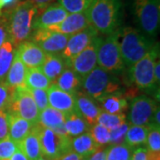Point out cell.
Returning a JSON list of instances; mask_svg holds the SVG:
<instances>
[{
    "label": "cell",
    "mask_w": 160,
    "mask_h": 160,
    "mask_svg": "<svg viewBox=\"0 0 160 160\" xmlns=\"http://www.w3.org/2000/svg\"><path fill=\"white\" fill-rule=\"evenodd\" d=\"M29 92L31 93L35 103L40 111L45 109L49 106L48 104V98H47V90L45 89H33L28 88Z\"/></svg>",
    "instance_id": "38"
},
{
    "label": "cell",
    "mask_w": 160,
    "mask_h": 160,
    "mask_svg": "<svg viewBox=\"0 0 160 160\" xmlns=\"http://www.w3.org/2000/svg\"><path fill=\"white\" fill-rule=\"evenodd\" d=\"M154 78L156 85H158V86H159V80H160V62L158 58V61H156L154 66Z\"/></svg>",
    "instance_id": "48"
},
{
    "label": "cell",
    "mask_w": 160,
    "mask_h": 160,
    "mask_svg": "<svg viewBox=\"0 0 160 160\" xmlns=\"http://www.w3.org/2000/svg\"><path fill=\"white\" fill-rule=\"evenodd\" d=\"M52 85V84L46 78V76L44 74L40 67L26 69L25 87L47 90Z\"/></svg>",
    "instance_id": "27"
},
{
    "label": "cell",
    "mask_w": 160,
    "mask_h": 160,
    "mask_svg": "<svg viewBox=\"0 0 160 160\" xmlns=\"http://www.w3.org/2000/svg\"><path fill=\"white\" fill-rule=\"evenodd\" d=\"M9 135V120L8 112L0 110V140L8 137Z\"/></svg>",
    "instance_id": "40"
},
{
    "label": "cell",
    "mask_w": 160,
    "mask_h": 160,
    "mask_svg": "<svg viewBox=\"0 0 160 160\" xmlns=\"http://www.w3.org/2000/svg\"><path fill=\"white\" fill-rule=\"evenodd\" d=\"M15 47L9 40L0 46V82L5 83V79L12 61L15 56Z\"/></svg>",
    "instance_id": "29"
},
{
    "label": "cell",
    "mask_w": 160,
    "mask_h": 160,
    "mask_svg": "<svg viewBox=\"0 0 160 160\" xmlns=\"http://www.w3.org/2000/svg\"><path fill=\"white\" fill-rule=\"evenodd\" d=\"M38 160H50V159L46 158H45V157H41L39 159H38Z\"/></svg>",
    "instance_id": "50"
},
{
    "label": "cell",
    "mask_w": 160,
    "mask_h": 160,
    "mask_svg": "<svg viewBox=\"0 0 160 160\" xmlns=\"http://www.w3.org/2000/svg\"><path fill=\"white\" fill-rule=\"evenodd\" d=\"M75 98L77 111L86 119L90 126L96 124V119L102 109L95 101L81 91L77 92Z\"/></svg>",
    "instance_id": "18"
},
{
    "label": "cell",
    "mask_w": 160,
    "mask_h": 160,
    "mask_svg": "<svg viewBox=\"0 0 160 160\" xmlns=\"http://www.w3.org/2000/svg\"><path fill=\"white\" fill-rule=\"evenodd\" d=\"M26 1H28L30 4L37 6L38 8V11H41L44 8H46V6H49L50 3L53 2L54 0H26Z\"/></svg>",
    "instance_id": "45"
},
{
    "label": "cell",
    "mask_w": 160,
    "mask_h": 160,
    "mask_svg": "<svg viewBox=\"0 0 160 160\" xmlns=\"http://www.w3.org/2000/svg\"><path fill=\"white\" fill-rule=\"evenodd\" d=\"M22 0H0V16L6 17Z\"/></svg>",
    "instance_id": "41"
},
{
    "label": "cell",
    "mask_w": 160,
    "mask_h": 160,
    "mask_svg": "<svg viewBox=\"0 0 160 160\" xmlns=\"http://www.w3.org/2000/svg\"><path fill=\"white\" fill-rule=\"evenodd\" d=\"M129 128V124L127 122L123 123L113 130L109 131V143L110 145H117L125 143L126 132Z\"/></svg>",
    "instance_id": "37"
},
{
    "label": "cell",
    "mask_w": 160,
    "mask_h": 160,
    "mask_svg": "<svg viewBox=\"0 0 160 160\" xmlns=\"http://www.w3.org/2000/svg\"><path fill=\"white\" fill-rule=\"evenodd\" d=\"M145 144L148 160H160V126L151 125Z\"/></svg>",
    "instance_id": "31"
},
{
    "label": "cell",
    "mask_w": 160,
    "mask_h": 160,
    "mask_svg": "<svg viewBox=\"0 0 160 160\" xmlns=\"http://www.w3.org/2000/svg\"><path fill=\"white\" fill-rule=\"evenodd\" d=\"M122 0H92L86 11L90 26L98 33L110 35L122 22Z\"/></svg>",
    "instance_id": "1"
},
{
    "label": "cell",
    "mask_w": 160,
    "mask_h": 160,
    "mask_svg": "<svg viewBox=\"0 0 160 160\" xmlns=\"http://www.w3.org/2000/svg\"><path fill=\"white\" fill-rule=\"evenodd\" d=\"M155 44L138 29L126 27L119 30V47L125 66L131 67L144 57Z\"/></svg>",
    "instance_id": "3"
},
{
    "label": "cell",
    "mask_w": 160,
    "mask_h": 160,
    "mask_svg": "<svg viewBox=\"0 0 160 160\" xmlns=\"http://www.w3.org/2000/svg\"><path fill=\"white\" fill-rule=\"evenodd\" d=\"M101 109L109 114H122L128 109V102L120 92L107 95L99 101Z\"/></svg>",
    "instance_id": "23"
},
{
    "label": "cell",
    "mask_w": 160,
    "mask_h": 160,
    "mask_svg": "<svg viewBox=\"0 0 160 160\" xmlns=\"http://www.w3.org/2000/svg\"><path fill=\"white\" fill-rule=\"evenodd\" d=\"M65 126L69 137L74 138L89 131L90 126L81 115L76 111L68 113L65 120Z\"/></svg>",
    "instance_id": "26"
},
{
    "label": "cell",
    "mask_w": 160,
    "mask_h": 160,
    "mask_svg": "<svg viewBox=\"0 0 160 160\" xmlns=\"http://www.w3.org/2000/svg\"><path fill=\"white\" fill-rule=\"evenodd\" d=\"M7 40H9V36H8L6 21L5 18L0 16V46Z\"/></svg>",
    "instance_id": "42"
},
{
    "label": "cell",
    "mask_w": 160,
    "mask_h": 160,
    "mask_svg": "<svg viewBox=\"0 0 160 160\" xmlns=\"http://www.w3.org/2000/svg\"><path fill=\"white\" fill-rule=\"evenodd\" d=\"M92 0H59V4L69 13L83 12L87 10Z\"/></svg>",
    "instance_id": "35"
},
{
    "label": "cell",
    "mask_w": 160,
    "mask_h": 160,
    "mask_svg": "<svg viewBox=\"0 0 160 160\" xmlns=\"http://www.w3.org/2000/svg\"><path fill=\"white\" fill-rule=\"evenodd\" d=\"M39 139L42 156L50 160H57L62 155L71 150V137H63L50 128L35 124Z\"/></svg>",
    "instance_id": "8"
},
{
    "label": "cell",
    "mask_w": 160,
    "mask_h": 160,
    "mask_svg": "<svg viewBox=\"0 0 160 160\" xmlns=\"http://www.w3.org/2000/svg\"><path fill=\"white\" fill-rule=\"evenodd\" d=\"M69 12L59 3L46 6L43 10L38 11L32 24V31L36 29H48L53 25L62 22L68 16Z\"/></svg>",
    "instance_id": "14"
},
{
    "label": "cell",
    "mask_w": 160,
    "mask_h": 160,
    "mask_svg": "<svg viewBox=\"0 0 160 160\" xmlns=\"http://www.w3.org/2000/svg\"><path fill=\"white\" fill-rule=\"evenodd\" d=\"M7 112L19 116L33 125L38 123L40 113L27 87L15 88L7 108Z\"/></svg>",
    "instance_id": "9"
},
{
    "label": "cell",
    "mask_w": 160,
    "mask_h": 160,
    "mask_svg": "<svg viewBox=\"0 0 160 160\" xmlns=\"http://www.w3.org/2000/svg\"><path fill=\"white\" fill-rule=\"evenodd\" d=\"M15 89H12L5 83L0 82V110H6L11 102L12 96Z\"/></svg>",
    "instance_id": "39"
},
{
    "label": "cell",
    "mask_w": 160,
    "mask_h": 160,
    "mask_svg": "<svg viewBox=\"0 0 160 160\" xmlns=\"http://www.w3.org/2000/svg\"><path fill=\"white\" fill-rule=\"evenodd\" d=\"M2 160H28V158H26L25 155L23 154V152L21 149H18L17 151L12 155L10 158H6V159Z\"/></svg>",
    "instance_id": "49"
},
{
    "label": "cell",
    "mask_w": 160,
    "mask_h": 160,
    "mask_svg": "<svg viewBox=\"0 0 160 160\" xmlns=\"http://www.w3.org/2000/svg\"><path fill=\"white\" fill-rule=\"evenodd\" d=\"M16 51V50H15ZM27 68L19 58L16 52L12 61L11 68L6 75L5 84L12 89L25 87V76Z\"/></svg>",
    "instance_id": "22"
},
{
    "label": "cell",
    "mask_w": 160,
    "mask_h": 160,
    "mask_svg": "<svg viewBox=\"0 0 160 160\" xmlns=\"http://www.w3.org/2000/svg\"><path fill=\"white\" fill-rule=\"evenodd\" d=\"M9 137L15 142L20 143L31 131L33 124L16 115L8 113Z\"/></svg>",
    "instance_id": "20"
},
{
    "label": "cell",
    "mask_w": 160,
    "mask_h": 160,
    "mask_svg": "<svg viewBox=\"0 0 160 160\" xmlns=\"http://www.w3.org/2000/svg\"><path fill=\"white\" fill-rule=\"evenodd\" d=\"M102 39V38L98 36L86 49L80 52L67 64V66L71 68L82 79L97 65V52Z\"/></svg>",
    "instance_id": "11"
},
{
    "label": "cell",
    "mask_w": 160,
    "mask_h": 160,
    "mask_svg": "<svg viewBox=\"0 0 160 160\" xmlns=\"http://www.w3.org/2000/svg\"><path fill=\"white\" fill-rule=\"evenodd\" d=\"M69 36L54 32L47 29H36L31 35L32 42L46 53L61 54L66 47Z\"/></svg>",
    "instance_id": "12"
},
{
    "label": "cell",
    "mask_w": 160,
    "mask_h": 160,
    "mask_svg": "<svg viewBox=\"0 0 160 160\" xmlns=\"http://www.w3.org/2000/svg\"><path fill=\"white\" fill-rule=\"evenodd\" d=\"M38 12V8L26 0L20 1L11 12L5 17L9 41L17 47L27 41L32 32V24Z\"/></svg>",
    "instance_id": "2"
},
{
    "label": "cell",
    "mask_w": 160,
    "mask_h": 160,
    "mask_svg": "<svg viewBox=\"0 0 160 160\" xmlns=\"http://www.w3.org/2000/svg\"><path fill=\"white\" fill-rule=\"evenodd\" d=\"M88 132L99 147H103L109 143V130L105 126L96 123L90 126Z\"/></svg>",
    "instance_id": "34"
},
{
    "label": "cell",
    "mask_w": 160,
    "mask_h": 160,
    "mask_svg": "<svg viewBox=\"0 0 160 160\" xmlns=\"http://www.w3.org/2000/svg\"><path fill=\"white\" fill-rule=\"evenodd\" d=\"M150 126H131L126 132L125 143L132 149L146 143Z\"/></svg>",
    "instance_id": "30"
},
{
    "label": "cell",
    "mask_w": 160,
    "mask_h": 160,
    "mask_svg": "<svg viewBox=\"0 0 160 160\" xmlns=\"http://www.w3.org/2000/svg\"><path fill=\"white\" fill-rule=\"evenodd\" d=\"M84 92L94 101L99 102L103 97L120 92L121 87L118 78L112 73L95 67L82 79Z\"/></svg>",
    "instance_id": "4"
},
{
    "label": "cell",
    "mask_w": 160,
    "mask_h": 160,
    "mask_svg": "<svg viewBox=\"0 0 160 160\" xmlns=\"http://www.w3.org/2000/svg\"><path fill=\"white\" fill-rule=\"evenodd\" d=\"M98 36L99 33L92 26L69 36L66 47L61 53V56L64 59L66 64H68L80 52L86 49Z\"/></svg>",
    "instance_id": "13"
},
{
    "label": "cell",
    "mask_w": 160,
    "mask_h": 160,
    "mask_svg": "<svg viewBox=\"0 0 160 160\" xmlns=\"http://www.w3.org/2000/svg\"><path fill=\"white\" fill-rule=\"evenodd\" d=\"M47 98L48 104L53 109L67 114L77 111L75 95L61 90L55 85H52L47 89Z\"/></svg>",
    "instance_id": "17"
},
{
    "label": "cell",
    "mask_w": 160,
    "mask_h": 160,
    "mask_svg": "<svg viewBox=\"0 0 160 160\" xmlns=\"http://www.w3.org/2000/svg\"><path fill=\"white\" fill-rule=\"evenodd\" d=\"M106 149L107 148L100 147L92 154L88 157V160H107L106 159Z\"/></svg>",
    "instance_id": "44"
},
{
    "label": "cell",
    "mask_w": 160,
    "mask_h": 160,
    "mask_svg": "<svg viewBox=\"0 0 160 160\" xmlns=\"http://www.w3.org/2000/svg\"><path fill=\"white\" fill-rule=\"evenodd\" d=\"M133 13L145 36L155 38L159 30L160 0H133Z\"/></svg>",
    "instance_id": "5"
},
{
    "label": "cell",
    "mask_w": 160,
    "mask_h": 160,
    "mask_svg": "<svg viewBox=\"0 0 160 160\" xmlns=\"http://www.w3.org/2000/svg\"><path fill=\"white\" fill-rule=\"evenodd\" d=\"M159 55L158 44L137 62L131 66L130 78L138 88L142 90H153L157 87L154 78V66Z\"/></svg>",
    "instance_id": "7"
},
{
    "label": "cell",
    "mask_w": 160,
    "mask_h": 160,
    "mask_svg": "<svg viewBox=\"0 0 160 160\" xmlns=\"http://www.w3.org/2000/svg\"><path fill=\"white\" fill-rule=\"evenodd\" d=\"M132 156V148L126 143L110 145L106 149L107 160H130Z\"/></svg>",
    "instance_id": "33"
},
{
    "label": "cell",
    "mask_w": 160,
    "mask_h": 160,
    "mask_svg": "<svg viewBox=\"0 0 160 160\" xmlns=\"http://www.w3.org/2000/svg\"><path fill=\"white\" fill-rule=\"evenodd\" d=\"M18 144L19 149L22 151L28 160H38L43 157L38 135L34 126L29 134Z\"/></svg>",
    "instance_id": "24"
},
{
    "label": "cell",
    "mask_w": 160,
    "mask_h": 160,
    "mask_svg": "<svg viewBox=\"0 0 160 160\" xmlns=\"http://www.w3.org/2000/svg\"><path fill=\"white\" fill-rule=\"evenodd\" d=\"M119 30L102 39L97 52V63L100 68L114 73L125 69L119 47Z\"/></svg>",
    "instance_id": "6"
},
{
    "label": "cell",
    "mask_w": 160,
    "mask_h": 160,
    "mask_svg": "<svg viewBox=\"0 0 160 160\" xmlns=\"http://www.w3.org/2000/svg\"><path fill=\"white\" fill-rule=\"evenodd\" d=\"M66 67V62L61 54L46 53V59L40 68L52 84H54Z\"/></svg>",
    "instance_id": "19"
},
{
    "label": "cell",
    "mask_w": 160,
    "mask_h": 160,
    "mask_svg": "<svg viewBox=\"0 0 160 160\" xmlns=\"http://www.w3.org/2000/svg\"><path fill=\"white\" fill-rule=\"evenodd\" d=\"M99 148L89 132L71 139V150L81 157H89Z\"/></svg>",
    "instance_id": "25"
},
{
    "label": "cell",
    "mask_w": 160,
    "mask_h": 160,
    "mask_svg": "<svg viewBox=\"0 0 160 160\" xmlns=\"http://www.w3.org/2000/svg\"><path fill=\"white\" fill-rule=\"evenodd\" d=\"M126 122V116L125 113L122 114H109L102 110L98 116L96 123L108 128L109 131L117 128L118 126Z\"/></svg>",
    "instance_id": "32"
},
{
    "label": "cell",
    "mask_w": 160,
    "mask_h": 160,
    "mask_svg": "<svg viewBox=\"0 0 160 160\" xmlns=\"http://www.w3.org/2000/svg\"><path fill=\"white\" fill-rule=\"evenodd\" d=\"M130 160H148L146 148L139 147L133 151Z\"/></svg>",
    "instance_id": "43"
},
{
    "label": "cell",
    "mask_w": 160,
    "mask_h": 160,
    "mask_svg": "<svg viewBox=\"0 0 160 160\" xmlns=\"http://www.w3.org/2000/svg\"><path fill=\"white\" fill-rule=\"evenodd\" d=\"M156 101L141 95L132 99L128 120L132 126H150L153 125V116L158 109Z\"/></svg>",
    "instance_id": "10"
},
{
    "label": "cell",
    "mask_w": 160,
    "mask_h": 160,
    "mask_svg": "<svg viewBox=\"0 0 160 160\" xmlns=\"http://www.w3.org/2000/svg\"><path fill=\"white\" fill-rule=\"evenodd\" d=\"M66 117L67 113L62 112L48 106L47 108L40 111L38 123L44 127L53 129L54 127L64 123L66 120Z\"/></svg>",
    "instance_id": "28"
},
{
    "label": "cell",
    "mask_w": 160,
    "mask_h": 160,
    "mask_svg": "<svg viewBox=\"0 0 160 160\" xmlns=\"http://www.w3.org/2000/svg\"><path fill=\"white\" fill-rule=\"evenodd\" d=\"M83 157L74 152L73 150H69L67 153L62 155L61 158H59L57 160H80Z\"/></svg>",
    "instance_id": "46"
},
{
    "label": "cell",
    "mask_w": 160,
    "mask_h": 160,
    "mask_svg": "<svg viewBox=\"0 0 160 160\" xmlns=\"http://www.w3.org/2000/svg\"><path fill=\"white\" fill-rule=\"evenodd\" d=\"M19 149V144L11 138L6 137L0 140V160L10 158Z\"/></svg>",
    "instance_id": "36"
},
{
    "label": "cell",
    "mask_w": 160,
    "mask_h": 160,
    "mask_svg": "<svg viewBox=\"0 0 160 160\" xmlns=\"http://www.w3.org/2000/svg\"><path fill=\"white\" fill-rule=\"evenodd\" d=\"M89 26L90 24L86 16V12H83L69 13L68 16L62 22L49 27L47 29L61 34L71 36L86 29Z\"/></svg>",
    "instance_id": "16"
},
{
    "label": "cell",
    "mask_w": 160,
    "mask_h": 160,
    "mask_svg": "<svg viewBox=\"0 0 160 160\" xmlns=\"http://www.w3.org/2000/svg\"><path fill=\"white\" fill-rule=\"evenodd\" d=\"M52 131L54 132L55 133H57L61 136H63V137H69V133H68V131L66 129V126H65V123H62L61 124L60 126L54 127L53 129H52Z\"/></svg>",
    "instance_id": "47"
},
{
    "label": "cell",
    "mask_w": 160,
    "mask_h": 160,
    "mask_svg": "<svg viewBox=\"0 0 160 160\" xmlns=\"http://www.w3.org/2000/svg\"><path fill=\"white\" fill-rule=\"evenodd\" d=\"M16 54L27 69L41 67L46 53L32 41H25L17 46Z\"/></svg>",
    "instance_id": "15"
},
{
    "label": "cell",
    "mask_w": 160,
    "mask_h": 160,
    "mask_svg": "<svg viewBox=\"0 0 160 160\" xmlns=\"http://www.w3.org/2000/svg\"><path fill=\"white\" fill-rule=\"evenodd\" d=\"M53 85L62 91L76 95L82 86V78L76 74L71 68L67 66Z\"/></svg>",
    "instance_id": "21"
},
{
    "label": "cell",
    "mask_w": 160,
    "mask_h": 160,
    "mask_svg": "<svg viewBox=\"0 0 160 160\" xmlns=\"http://www.w3.org/2000/svg\"><path fill=\"white\" fill-rule=\"evenodd\" d=\"M80 160H88V157H83Z\"/></svg>",
    "instance_id": "51"
}]
</instances>
